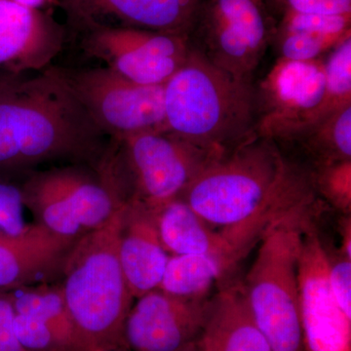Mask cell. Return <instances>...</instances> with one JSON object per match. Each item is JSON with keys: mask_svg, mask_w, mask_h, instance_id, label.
<instances>
[{"mask_svg": "<svg viewBox=\"0 0 351 351\" xmlns=\"http://www.w3.org/2000/svg\"><path fill=\"white\" fill-rule=\"evenodd\" d=\"M313 201L295 207L263 232L242 283L252 317L272 351H306L298 267L304 218Z\"/></svg>", "mask_w": 351, "mask_h": 351, "instance_id": "cell-5", "label": "cell"}, {"mask_svg": "<svg viewBox=\"0 0 351 351\" xmlns=\"http://www.w3.org/2000/svg\"><path fill=\"white\" fill-rule=\"evenodd\" d=\"M325 105L323 117L351 104V38L337 44L324 62Z\"/></svg>", "mask_w": 351, "mask_h": 351, "instance_id": "cell-23", "label": "cell"}, {"mask_svg": "<svg viewBox=\"0 0 351 351\" xmlns=\"http://www.w3.org/2000/svg\"><path fill=\"white\" fill-rule=\"evenodd\" d=\"M198 0H59L69 34L125 27L186 36Z\"/></svg>", "mask_w": 351, "mask_h": 351, "instance_id": "cell-14", "label": "cell"}, {"mask_svg": "<svg viewBox=\"0 0 351 351\" xmlns=\"http://www.w3.org/2000/svg\"><path fill=\"white\" fill-rule=\"evenodd\" d=\"M350 15H318L289 10L284 32H304L343 40L350 36Z\"/></svg>", "mask_w": 351, "mask_h": 351, "instance_id": "cell-26", "label": "cell"}, {"mask_svg": "<svg viewBox=\"0 0 351 351\" xmlns=\"http://www.w3.org/2000/svg\"><path fill=\"white\" fill-rule=\"evenodd\" d=\"M314 186L332 206L350 214L351 160L320 164Z\"/></svg>", "mask_w": 351, "mask_h": 351, "instance_id": "cell-25", "label": "cell"}, {"mask_svg": "<svg viewBox=\"0 0 351 351\" xmlns=\"http://www.w3.org/2000/svg\"><path fill=\"white\" fill-rule=\"evenodd\" d=\"M25 75H15L0 71V95L12 88Z\"/></svg>", "mask_w": 351, "mask_h": 351, "instance_id": "cell-33", "label": "cell"}, {"mask_svg": "<svg viewBox=\"0 0 351 351\" xmlns=\"http://www.w3.org/2000/svg\"><path fill=\"white\" fill-rule=\"evenodd\" d=\"M298 280L306 351H351V320L330 288L326 247L307 221L302 230Z\"/></svg>", "mask_w": 351, "mask_h": 351, "instance_id": "cell-11", "label": "cell"}, {"mask_svg": "<svg viewBox=\"0 0 351 351\" xmlns=\"http://www.w3.org/2000/svg\"><path fill=\"white\" fill-rule=\"evenodd\" d=\"M257 134L270 138H297L323 117L324 62L279 59L261 84Z\"/></svg>", "mask_w": 351, "mask_h": 351, "instance_id": "cell-10", "label": "cell"}, {"mask_svg": "<svg viewBox=\"0 0 351 351\" xmlns=\"http://www.w3.org/2000/svg\"><path fill=\"white\" fill-rule=\"evenodd\" d=\"M210 299H180L156 289L136 299L124 339L130 351H182L197 343Z\"/></svg>", "mask_w": 351, "mask_h": 351, "instance_id": "cell-12", "label": "cell"}, {"mask_svg": "<svg viewBox=\"0 0 351 351\" xmlns=\"http://www.w3.org/2000/svg\"><path fill=\"white\" fill-rule=\"evenodd\" d=\"M22 179L0 175V239H15L31 232L36 223L25 217Z\"/></svg>", "mask_w": 351, "mask_h": 351, "instance_id": "cell-24", "label": "cell"}, {"mask_svg": "<svg viewBox=\"0 0 351 351\" xmlns=\"http://www.w3.org/2000/svg\"><path fill=\"white\" fill-rule=\"evenodd\" d=\"M122 205L107 225L75 242L64 258L60 282L78 351L127 348L124 326L135 299L117 252Z\"/></svg>", "mask_w": 351, "mask_h": 351, "instance_id": "cell-4", "label": "cell"}, {"mask_svg": "<svg viewBox=\"0 0 351 351\" xmlns=\"http://www.w3.org/2000/svg\"><path fill=\"white\" fill-rule=\"evenodd\" d=\"M295 140H302L320 164L351 160V104L317 120Z\"/></svg>", "mask_w": 351, "mask_h": 351, "instance_id": "cell-22", "label": "cell"}, {"mask_svg": "<svg viewBox=\"0 0 351 351\" xmlns=\"http://www.w3.org/2000/svg\"><path fill=\"white\" fill-rule=\"evenodd\" d=\"M237 265L226 256H170L159 289L180 299L207 300L215 284Z\"/></svg>", "mask_w": 351, "mask_h": 351, "instance_id": "cell-20", "label": "cell"}, {"mask_svg": "<svg viewBox=\"0 0 351 351\" xmlns=\"http://www.w3.org/2000/svg\"><path fill=\"white\" fill-rule=\"evenodd\" d=\"M117 252L134 299L159 288L170 256L161 244L152 210L141 201L122 205Z\"/></svg>", "mask_w": 351, "mask_h": 351, "instance_id": "cell-16", "label": "cell"}, {"mask_svg": "<svg viewBox=\"0 0 351 351\" xmlns=\"http://www.w3.org/2000/svg\"><path fill=\"white\" fill-rule=\"evenodd\" d=\"M13 328L16 338L27 351H68L56 332L32 316L14 313Z\"/></svg>", "mask_w": 351, "mask_h": 351, "instance_id": "cell-27", "label": "cell"}, {"mask_svg": "<svg viewBox=\"0 0 351 351\" xmlns=\"http://www.w3.org/2000/svg\"><path fill=\"white\" fill-rule=\"evenodd\" d=\"M20 5L29 7L32 9L46 10L52 7H59V0H11Z\"/></svg>", "mask_w": 351, "mask_h": 351, "instance_id": "cell-32", "label": "cell"}, {"mask_svg": "<svg viewBox=\"0 0 351 351\" xmlns=\"http://www.w3.org/2000/svg\"><path fill=\"white\" fill-rule=\"evenodd\" d=\"M328 279L330 288L339 306L351 320V258L341 251L331 255L328 252Z\"/></svg>", "mask_w": 351, "mask_h": 351, "instance_id": "cell-29", "label": "cell"}, {"mask_svg": "<svg viewBox=\"0 0 351 351\" xmlns=\"http://www.w3.org/2000/svg\"><path fill=\"white\" fill-rule=\"evenodd\" d=\"M197 346L200 351H272L252 317L242 283L212 295Z\"/></svg>", "mask_w": 351, "mask_h": 351, "instance_id": "cell-18", "label": "cell"}, {"mask_svg": "<svg viewBox=\"0 0 351 351\" xmlns=\"http://www.w3.org/2000/svg\"><path fill=\"white\" fill-rule=\"evenodd\" d=\"M164 110L166 131L203 149L228 152L258 135L251 80L219 68L196 48L164 84Z\"/></svg>", "mask_w": 351, "mask_h": 351, "instance_id": "cell-3", "label": "cell"}, {"mask_svg": "<svg viewBox=\"0 0 351 351\" xmlns=\"http://www.w3.org/2000/svg\"><path fill=\"white\" fill-rule=\"evenodd\" d=\"M22 189L34 223L73 242L107 225L124 203L98 167L88 164L34 171L23 178Z\"/></svg>", "mask_w": 351, "mask_h": 351, "instance_id": "cell-7", "label": "cell"}, {"mask_svg": "<svg viewBox=\"0 0 351 351\" xmlns=\"http://www.w3.org/2000/svg\"><path fill=\"white\" fill-rule=\"evenodd\" d=\"M58 73L108 138L165 130L164 85H141L107 66L64 69Z\"/></svg>", "mask_w": 351, "mask_h": 351, "instance_id": "cell-8", "label": "cell"}, {"mask_svg": "<svg viewBox=\"0 0 351 351\" xmlns=\"http://www.w3.org/2000/svg\"><path fill=\"white\" fill-rule=\"evenodd\" d=\"M68 38L66 25L49 11L0 0V71L15 75L43 71Z\"/></svg>", "mask_w": 351, "mask_h": 351, "instance_id": "cell-15", "label": "cell"}, {"mask_svg": "<svg viewBox=\"0 0 351 351\" xmlns=\"http://www.w3.org/2000/svg\"><path fill=\"white\" fill-rule=\"evenodd\" d=\"M226 152L191 144L166 130L110 138L98 168L122 201L147 207L181 197L191 182Z\"/></svg>", "mask_w": 351, "mask_h": 351, "instance_id": "cell-6", "label": "cell"}, {"mask_svg": "<svg viewBox=\"0 0 351 351\" xmlns=\"http://www.w3.org/2000/svg\"><path fill=\"white\" fill-rule=\"evenodd\" d=\"M108 351H130L128 350V348H115V350H108Z\"/></svg>", "mask_w": 351, "mask_h": 351, "instance_id": "cell-35", "label": "cell"}, {"mask_svg": "<svg viewBox=\"0 0 351 351\" xmlns=\"http://www.w3.org/2000/svg\"><path fill=\"white\" fill-rule=\"evenodd\" d=\"M14 313L32 316L53 330L68 351H78L75 329L62 290L61 282H44L0 290Z\"/></svg>", "mask_w": 351, "mask_h": 351, "instance_id": "cell-21", "label": "cell"}, {"mask_svg": "<svg viewBox=\"0 0 351 351\" xmlns=\"http://www.w3.org/2000/svg\"><path fill=\"white\" fill-rule=\"evenodd\" d=\"M73 244L38 225L25 237L0 239V290L59 281Z\"/></svg>", "mask_w": 351, "mask_h": 351, "instance_id": "cell-17", "label": "cell"}, {"mask_svg": "<svg viewBox=\"0 0 351 351\" xmlns=\"http://www.w3.org/2000/svg\"><path fill=\"white\" fill-rule=\"evenodd\" d=\"M182 351H200L199 348H198L197 343H195L189 348H186V350Z\"/></svg>", "mask_w": 351, "mask_h": 351, "instance_id": "cell-34", "label": "cell"}, {"mask_svg": "<svg viewBox=\"0 0 351 351\" xmlns=\"http://www.w3.org/2000/svg\"><path fill=\"white\" fill-rule=\"evenodd\" d=\"M341 41L304 32H284L281 40L280 59L295 62L317 60L325 51L335 47Z\"/></svg>", "mask_w": 351, "mask_h": 351, "instance_id": "cell-28", "label": "cell"}, {"mask_svg": "<svg viewBox=\"0 0 351 351\" xmlns=\"http://www.w3.org/2000/svg\"><path fill=\"white\" fill-rule=\"evenodd\" d=\"M313 196L272 140L256 135L210 164L181 198L242 258L274 221Z\"/></svg>", "mask_w": 351, "mask_h": 351, "instance_id": "cell-1", "label": "cell"}, {"mask_svg": "<svg viewBox=\"0 0 351 351\" xmlns=\"http://www.w3.org/2000/svg\"><path fill=\"white\" fill-rule=\"evenodd\" d=\"M289 10L318 15H350L351 0H287Z\"/></svg>", "mask_w": 351, "mask_h": 351, "instance_id": "cell-30", "label": "cell"}, {"mask_svg": "<svg viewBox=\"0 0 351 351\" xmlns=\"http://www.w3.org/2000/svg\"><path fill=\"white\" fill-rule=\"evenodd\" d=\"M85 56L141 85H164L186 61V36L125 27H98L77 34Z\"/></svg>", "mask_w": 351, "mask_h": 351, "instance_id": "cell-9", "label": "cell"}, {"mask_svg": "<svg viewBox=\"0 0 351 351\" xmlns=\"http://www.w3.org/2000/svg\"><path fill=\"white\" fill-rule=\"evenodd\" d=\"M151 210L161 244L169 256L210 254L237 263L241 260L223 233L208 225L182 198Z\"/></svg>", "mask_w": 351, "mask_h": 351, "instance_id": "cell-19", "label": "cell"}, {"mask_svg": "<svg viewBox=\"0 0 351 351\" xmlns=\"http://www.w3.org/2000/svg\"><path fill=\"white\" fill-rule=\"evenodd\" d=\"M206 23L200 52L219 68L251 80L269 38L260 0H212Z\"/></svg>", "mask_w": 351, "mask_h": 351, "instance_id": "cell-13", "label": "cell"}, {"mask_svg": "<svg viewBox=\"0 0 351 351\" xmlns=\"http://www.w3.org/2000/svg\"><path fill=\"white\" fill-rule=\"evenodd\" d=\"M13 319L12 306L0 295V351H27L16 338Z\"/></svg>", "mask_w": 351, "mask_h": 351, "instance_id": "cell-31", "label": "cell"}, {"mask_svg": "<svg viewBox=\"0 0 351 351\" xmlns=\"http://www.w3.org/2000/svg\"><path fill=\"white\" fill-rule=\"evenodd\" d=\"M108 140L56 66L0 95V175L23 179L47 163L97 166Z\"/></svg>", "mask_w": 351, "mask_h": 351, "instance_id": "cell-2", "label": "cell"}]
</instances>
